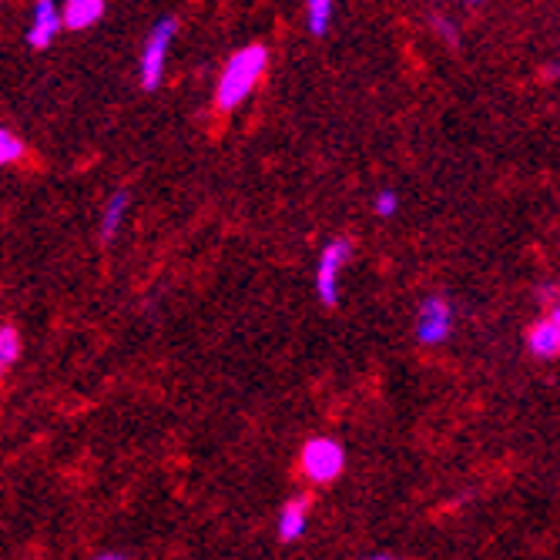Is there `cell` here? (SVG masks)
Masks as SVG:
<instances>
[{
    "mask_svg": "<svg viewBox=\"0 0 560 560\" xmlns=\"http://www.w3.org/2000/svg\"><path fill=\"white\" fill-rule=\"evenodd\" d=\"M269 68V50L262 44H248V47H238L235 55L229 58L219 84H215V105L222 112H232L238 108L242 101L256 91V84L262 81Z\"/></svg>",
    "mask_w": 560,
    "mask_h": 560,
    "instance_id": "cell-1",
    "label": "cell"
},
{
    "mask_svg": "<svg viewBox=\"0 0 560 560\" xmlns=\"http://www.w3.org/2000/svg\"><path fill=\"white\" fill-rule=\"evenodd\" d=\"M172 37H175V18H162L155 27H151L148 40L141 47V88L144 91H155L162 84Z\"/></svg>",
    "mask_w": 560,
    "mask_h": 560,
    "instance_id": "cell-2",
    "label": "cell"
},
{
    "mask_svg": "<svg viewBox=\"0 0 560 560\" xmlns=\"http://www.w3.org/2000/svg\"><path fill=\"white\" fill-rule=\"evenodd\" d=\"M299 464H302V474L310 477L313 483H332L346 467V453H342V446L336 440L319 436V440H310L302 446V460Z\"/></svg>",
    "mask_w": 560,
    "mask_h": 560,
    "instance_id": "cell-3",
    "label": "cell"
},
{
    "mask_svg": "<svg viewBox=\"0 0 560 560\" xmlns=\"http://www.w3.org/2000/svg\"><path fill=\"white\" fill-rule=\"evenodd\" d=\"M349 259H352V245L346 238H336L323 248L319 266H316V289H319L323 305L339 302V272L346 269Z\"/></svg>",
    "mask_w": 560,
    "mask_h": 560,
    "instance_id": "cell-4",
    "label": "cell"
},
{
    "mask_svg": "<svg viewBox=\"0 0 560 560\" xmlns=\"http://www.w3.org/2000/svg\"><path fill=\"white\" fill-rule=\"evenodd\" d=\"M450 329H453V310H450V302L443 295L423 299L420 316H417V336H420V342L436 346V342H443L450 336Z\"/></svg>",
    "mask_w": 560,
    "mask_h": 560,
    "instance_id": "cell-5",
    "label": "cell"
},
{
    "mask_svg": "<svg viewBox=\"0 0 560 560\" xmlns=\"http://www.w3.org/2000/svg\"><path fill=\"white\" fill-rule=\"evenodd\" d=\"M58 34H61V14H58V8L50 4V0H37V4H34V21L27 27V44L37 47V50H44V47H50V40H55Z\"/></svg>",
    "mask_w": 560,
    "mask_h": 560,
    "instance_id": "cell-6",
    "label": "cell"
},
{
    "mask_svg": "<svg viewBox=\"0 0 560 560\" xmlns=\"http://www.w3.org/2000/svg\"><path fill=\"white\" fill-rule=\"evenodd\" d=\"M305 524H310V500L292 497L279 511V537L285 544H292V540H299L305 534Z\"/></svg>",
    "mask_w": 560,
    "mask_h": 560,
    "instance_id": "cell-7",
    "label": "cell"
},
{
    "mask_svg": "<svg viewBox=\"0 0 560 560\" xmlns=\"http://www.w3.org/2000/svg\"><path fill=\"white\" fill-rule=\"evenodd\" d=\"M58 14H61V27L84 31L105 18V4H101V0H68Z\"/></svg>",
    "mask_w": 560,
    "mask_h": 560,
    "instance_id": "cell-8",
    "label": "cell"
},
{
    "mask_svg": "<svg viewBox=\"0 0 560 560\" xmlns=\"http://www.w3.org/2000/svg\"><path fill=\"white\" fill-rule=\"evenodd\" d=\"M530 352L540 355V360H553V355L560 352V319H557V313L544 316L530 329Z\"/></svg>",
    "mask_w": 560,
    "mask_h": 560,
    "instance_id": "cell-9",
    "label": "cell"
},
{
    "mask_svg": "<svg viewBox=\"0 0 560 560\" xmlns=\"http://www.w3.org/2000/svg\"><path fill=\"white\" fill-rule=\"evenodd\" d=\"M128 206H131L128 191H115V195H112L105 215H101V238H105V242H112V238L121 232V222H125V215H128Z\"/></svg>",
    "mask_w": 560,
    "mask_h": 560,
    "instance_id": "cell-10",
    "label": "cell"
},
{
    "mask_svg": "<svg viewBox=\"0 0 560 560\" xmlns=\"http://www.w3.org/2000/svg\"><path fill=\"white\" fill-rule=\"evenodd\" d=\"M332 0H310L305 4V24H310V31L316 34V37H323L326 31H329V21H332Z\"/></svg>",
    "mask_w": 560,
    "mask_h": 560,
    "instance_id": "cell-11",
    "label": "cell"
},
{
    "mask_svg": "<svg viewBox=\"0 0 560 560\" xmlns=\"http://www.w3.org/2000/svg\"><path fill=\"white\" fill-rule=\"evenodd\" d=\"M18 352H21V336L14 326H0V376H4L14 360H18Z\"/></svg>",
    "mask_w": 560,
    "mask_h": 560,
    "instance_id": "cell-12",
    "label": "cell"
},
{
    "mask_svg": "<svg viewBox=\"0 0 560 560\" xmlns=\"http://www.w3.org/2000/svg\"><path fill=\"white\" fill-rule=\"evenodd\" d=\"M21 155H24V144H21V138H14L11 131L0 128V168L11 165V162H18Z\"/></svg>",
    "mask_w": 560,
    "mask_h": 560,
    "instance_id": "cell-13",
    "label": "cell"
},
{
    "mask_svg": "<svg viewBox=\"0 0 560 560\" xmlns=\"http://www.w3.org/2000/svg\"><path fill=\"white\" fill-rule=\"evenodd\" d=\"M373 209H376V215H383V219L396 215V209H399V195H396L393 188H383V191L373 198Z\"/></svg>",
    "mask_w": 560,
    "mask_h": 560,
    "instance_id": "cell-14",
    "label": "cell"
},
{
    "mask_svg": "<svg viewBox=\"0 0 560 560\" xmlns=\"http://www.w3.org/2000/svg\"><path fill=\"white\" fill-rule=\"evenodd\" d=\"M433 27H436V31H440V34H443V37H446L450 44L456 40V34H453V27H450V24H446L443 18H436V21H433Z\"/></svg>",
    "mask_w": 560,
    "mask_h": 560,
    "instance_id": "cell-15",
    "label": "cell"
},
{
    "mask_svg": "<svg viewBox=\"0 0 560 560\" xmlns=\"http://www.w3.org/2000/svg\"><path fill=\"white\" fill-rule=\"evenodd\" d=\"M366 560H399V557H389V553H376V557H366Z\"/></svg>",
    "mask_w": 560,
    "mask_h": 560,
    "instance_id": "cell-16",
    "label": "cell"
},
{
    "mask_svg": "<svg viewBox=\"0 0 560 560\" xmlns=\"http://www.w3.org/2000/svg\"><path fill=\"white\" fill-rule=\"evenodd\" d=\"M97 560H125V557H118V553H105V557H97Z\"/></svg>",
    "mask_w": 560,
    "mask_h": 560,
    "instance_id": "cell-17",
    "label": "cell"
}]
</instances>
